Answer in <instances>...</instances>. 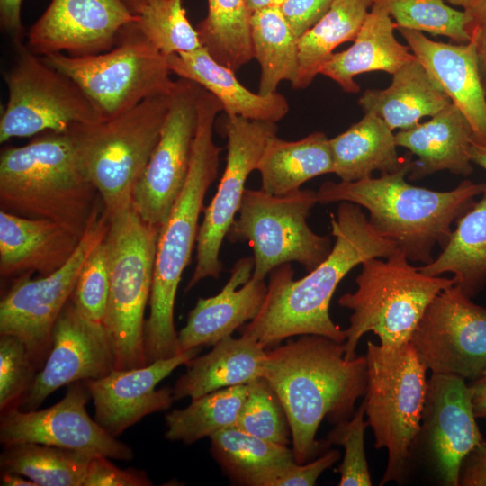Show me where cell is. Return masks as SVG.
Returning a JSON list of instances; mask_svg holds the SVG:
<instances>
[{"label": "cell", "mask_w": 486, "mask_h": 486, "mask_svg": "<svg viewBox=\"0 0 486 486\" xmlns=\"http://www.w3.org/2000/svg\"><path fill=\"white\" fill-rule=\"evenodd\" d=\"M330 226L333 248L307 275L294 280L289 263L270 273L263 305L255 319L242 327V336L255 338L265 348L301 335L345 342V331L329 315L330 301L338 284L356 266L369 258H385L396 246L381 236L362 207L353 202L339 203L336 215H330Z\"/></svg>", "instance_id": "6da1fadb"}, {"label": "cell", "mask_w": 486, "mask_h": 486, "mask_svg": "<svg viewBox=\"0 0 486 486\" xmlns=\"http://www.w3.org/2000/svg\"><path fill=\"white\" fill-rule=\"evenodd\" d=\"M263 377L276 392L286 413L297 464L313 460L330 443L317 440L324 418L348 419L364 396V356L347 359L343 343L320 335H301L267 351Z\"/></svg>", "instance_id": "7a4b0ae2"}, {"label": "cell", "mask_w": 486, "mask_h": 486, "mask_svg": "<svg viewBox=\"0 0 486 486\" xmlns=\"http://www.w3.org/2000/svg\"><path fill=\"white\" fill-rule=\"evenodd\" d=\"M197 110L187 178L160 229L158 241L149 314L144 329L147 364L183 353L174 322L175 302L182 274L196 245L204 197L217 177L221 152L213 140V127L217 115L223 111L222 104L202 87Z\"/></svg>", "instance_id": "3957f363"}, {"label": "cell", "mask_w": 486, "mask_h": 486, "mask_svg": "<svg viewBox=\"0 0 486 486\" xmlns=\"http://www.w3.org/2000/svg\"><path fill=\"white\" fill-rule=\"evenodd\" d=\"M411 158L397 172L354 182L327 181L316 191L318 203L349 202L367 210L369 222L410 262L430 263L436 246L443 248L452 225L486 190V184L462 181L450 191L409 184Z\"/></svg>", "instance_id": "277c9868"}, {"label": "cell", "mask_w": 486, "mask_h": 486, "mask_svg": "<svg viewBox=\"0 0 486 486\" xmlns=\"http://www.w3.org/2000/svg\"><path fill=\"white\" fill-rule=\"evenodd\" d=\"M68 131H46L0 155V204L6 212L56 221L81 238L101 211Z\"/></svg>", "instance_id": "5b68a950"}, {"label": "cell", "mask_w": 486, "mask_h": 486, "mask_svg": "<svg viewBox=\"0 0 486 486\" xmlns=\"http://www.w3.org/2000/svg\"><path fill=\"white\" fill-rule=\"evenodd\" d=\"M361 265L356 290L338 299L341 307L352 310L344 329L347 359L356 356V346L368 332L374 333L384 346L409 343L428 304L454 284L453 278L422 273L399 248L383 259L373 257Z\"/></svg>", "instance_id": "8992f818"}, {"label": "cell", "mask_w": 486, "mask_h": 486, "mask_svg": "<svg viewBox=\"0 0 486 486\" xmlns=\"http://www.w3.org/2000/svg\"><path fill=\"white\" fill-rule=\"evenodd\" d=\"M171 95L148 97L114 117L68 130L108 219L130 206L133 190L159 140Z\"/></svg>", "instance_id": "52a82bcc"}, {"label": "cell", "mask_w": 486, "mask_h": 486, "mask_svg": "<svg viewBox=\"0 0 486 486\" xmlns=\"http://www.w3.org/2000/svg\"><path fill=\"white\" fill-rule=\"evenodd\" d=\"M104 242L109 296L103 321L114 369L147 365L145 310L149 302L160 228L145 222L131 205L110 219Z\"/></svg>", "instance_id": "ba28073f"}, {"label": "cell", "mask_w": 486, "mask_h": 486, "mask_svg": "<svg viewBox=\"0 0 486 486\" xmlns=\"http://www.w3.org/2000/svg\"><path fill=\"white\" fill-rule=\"evenodd\" d=\"M364 408L377 449H386L381 485L401 483L418 443L426 401L427 367L413 345L391 347L367 343Z\"/></svg>", "instance_id": "9c48e42d"}, {"label": "cell", "mask_w": 486, "mask_h": 486, "mask_svg": "<svg viewBox=\"0 0 486 486\" xmlns=\"http://www.w3.org/2000/svg\"><path fill=\"white\" fill-rule=\"evenodd\" d=\"M316 203V192L310 189L274 195L246 188L227 238L252 248L253 278L265 280L274 269L291 262L310 272L329 255L331 238L316 234L307 222Z\"/></svg>", "instance_id": "30bf717a"}, {"label": "cell", "mask_w": 486, "mask_h": 486, "mask_svg": "<svg viewBox=\"0 0 486 486\" xmlns=\"http://www.w3.org/2000/svg\"><path fill=\"white\" fill-rule=\"evenodd\" d=\"M50 67L73 79L99 108L104 119L122 113L157 94H169L176 86L166 58L138 32L135 23L112 50L94 55L40 56Z\"/></svg>", "instance_id": "8fae6325"}, {"label": "cell", "mask_w": 486, "mask_h": 486, "mask_svg": "<svg viewBox=\"0 0 486 486\" xmlns=\"http://www.w3.org/2000/svg\"><path fill=\"white\" fill-rule=\"evenodd\" d=\"M4 73L8 100L0 119V142L46 131L66 132L77 124L104 120L101 111L69 76L45 63L22 41Z\"/></svg>", "instance_id": "7c38bea8"}, {"label": "cell", "mask_w": 486, "mask_h": 486, "mask_svg": "<svg viewBox=\"0 0 486 486\" xmlns=\"http://www.w3.org/2000/svg\"><path fill=\"white\" fill-rule=\"evenodd\" d=\"M109 220L104 211L92 218L70 258L58 270L39 278L22 274L0 302V335L20 338L37 370L51 347L56 321L71 298L80 270L93 249L102 242Z\"/></svg>", "instance_id": "4fadbf2b"}, {"label": "cell", "mask_w": 486, "mask_h": 486, "mask_svg": "<svg viewBox=\"0 0 486 486\" xmlns=\"http://www.w3.org/2000/svg\"><path fill=\"white\" fill-rule=\"evenodd\" d=\"M277 130L275 122L227 116L226 166L199 226L196 265L186 291L207 277L218 278L222 272L221 245L239 211L246 181L256 170L268 141L277 135Z\"/></svg>", "instance_id": "5bb4252c"}, {"label": "cell", "mask_w": 486, "mask_h": 486, "mask_svg": "<svg viewBox=\"0 0 486 486\" xmlns=\"http://www.w3.org/2000/svg\"><path fill=\"white\" fill-rule=\"evenodd\" d=\"M202 86L176 80L159 140L131 196V207L147 223L166 222L189 172Z\"/></svg>", "instance_id": "9a60e30c"}, {"label": "cell", "mask_w": 486, "mask_h": 486, "mask_svg": "<svg viewBox=\"0 0 486 486\" xmlns=\"http://www.w3.org/2000/svg\"><path fill=\"white\" fill-rule=\"evenodd\" d=\"M410 343L432 374L473 380L486 367V308L454 284L428 304Z\"/></svg>", "instance_id": "2e32d148"}, {"label": "cell", "mask_w": 486, "mask_h": 486, "mask_svg": "<svg viewBox=\"0 0 486 486\" xmlns=\"http://www.w3.org/2000/svg\"><path fill=\"white\" fill-rule=\"evenodd\" d=\"M89 393L84 381L69 384L64 398L44 410L12 408L1 412L3 446L39 443L130 461L132 449L107 432L86 411Z\"/></svg>", "instance_id": "e0dca14e"}, {"label": "cell", "mask_w": 486, "mask_h": 486, "mask_svg": "<svg viewBox=\"0 0 486 486\" xmlns=\"http://www.w3.org/2000/svg\"><path fill=\"white\" fill-rule=\"evenodd\" d=\"M137 21L122 0H50L32 25L27 46L38 56L99 54L114 48Z\"/></svg>", "instance_id": "ac0fdd59"}, {"label": "cell", "mask_w": 486, "mask_h": 486, "mask_svg": "<svg viewBox=\"0 0 486 486\" xmlns=\"http://www.w3.org/2000/svg\"><path fill=\"white\" fill-rule=\"evenodd\" d=\"M420 438L440 482L458 486L464 459L483 441L464 378L432 374L428 381Z\"/></svg>", "instance_id": "d6986e66"}, {"label": "cell", "mask_w": 486, "mask_h": 486, "mask_svg": "<svg viewBox=\"0 0 486 486\" xmlns=\"http://www.w3.org/2000/svg\"><path fill=\"white\" fill-rule=\"evenodd\" d=\"M112 369L113 356L104 326L84 318L69 299L54 326L45 364L18 408L37 410L58 388L101 378Z\"/></svg>", "instance_id": "ffe728a7"}, {"label": "cell", "mask_w": 486, "mask_h": 486, "mask_svg": "<svg viewBox=\"0 0 486 486\" xmlns=\"http://www.w3.org/2000/svg\"><path fill=\"white\" fill-rule=\"evenodd\" d=\"M201 348L141 367L112 369L101 378L85 381L94 402V419L118 436L145 416L169 409L175 400L173 389H157V385L176 368L186 365Z\"/></svg>", "instance_id": "44dd1931"}, {"label": "cell", "mask_w": 486, "mask_h": 486, "mask_svg": "<svg viewBox=\"0 0 486 486\" xmlns=\"http://www.w3.org/2000/svg\"><path fill=\"white\" fill-rule=\"evenodd\" d=\"M415 58L469 122L474 142L486 145V94L472 42L435 41L423 32L396 27Z\"/></svg>", "instance_id": "7402d4cb"}, {"label": "cell", "mask_w": 486, "mask_h": 486, "mask_svg": "<svg viewBox=\"0 0 486 486\" xmlns=\"http://www.w3.org/2000/svg\"><path fill=\"white\" fill-rule=\"evenodd\" d=\"M254 258H239L222 290L214 296L199 298L178 333L183 352L214 346L258 314L267 291L265 280L252 277Z\"/></svg>", "instance_id": "603a6c76"}, {"label": "cell", "mask_w": 486, "mask_h": 486, "mask_svg": "<svg viewBox=\"0 0 486 486\" xmlns=\"http://www.w3.org/2000/svg\"><path fill=\"white\" fill-rule=\"evenodd\" d=\"M80 238L61 224L0 211V274L13 276L38 272L47 275L61 267Z\"/></svg>", "instance_id": "cb8c5ba5"}, {"label": "cell", "mask_w": 486, "mask_h": 486, "mask_svg": "<svg viewBox=\"0 0 486 486\" xmlns=\"http://www.w3.org/2000/svg\"><path fill=\"white\" fill-rule=\"evenodd\" d=\"M398 147L418 157L409 173L419 180L439 171L468 176L473 171L470 149L474 143L472 129L453 103L423 123L395 134Z\"/></svg>", "instance_id": "d4e9b609"}, {"label": "cell", "mask_w": 486, "mask_h": 486, "mask_svg": "<svg viewBox=\"0 0 486 486\" xmlns=\"http://www.w3.org/2000/svg\"><path fill=\"white\" fill-rule=\"evenodd\" d=\"M171 73L193 81L212 94L222 104L227 116L277 123L289 112L284 95L253 93L235 76V71L215 60L203 47L172 54L166 58Z\"/></svg>", "instance_id": "484cf974"}, {"label": "cell", "mask_w": 486, "mask_h": 486, "mask_svg": "<svg viewBox=\"0 0 486 486\" xmlns=\"http://www.w3.org/2000/svg\"><path fill=\"white\" fill-rule=\"evenodd\" d=\"M395 23L380 5L372 6L357 36L348 49L333 53L320 69V74L332 79L343 91L357 93L360 86L355 76L372 71L393 75L415 59L408 46L394 36Z\"/></svg>", "instance_id": "4316f807"}, {"label": "cell", "mask_w": 486, "mask_h": 486, "mask_svg": "<svg viewBox=\"0 0 486 486\" xmlns=\"http://www.w3.org/2000/svg\"><path fill=\"white\" fill-rule=\"evenodd\" d=\"M267 351L255 338L231 336L213 346L207 354L195 356L186 372L176 382L175 400H192L209 392L263 377Z\"/></svg>", "instance_id": "83f0119b"}, {"label": "cell", "mask_w": 486, "mask_h": 486, "mask_svg": "<svg viewBox=\"0 0 486 486\" xmlns=\"http://www.w3.org/2000/svg\"><path fill=\"white\" fill-rule=\"evenodd\" d=\"M451 103L417 58L399 68L387 88L367 89L358 101L364 112L378 115L392 130L412 128Z\"/></svg>", "instance_id": "f1b7e54d"}, {"label": "cell", "mask_w": 486, "mask_h": 486, "mask_svg": "<svg viewBox=\"0 0 486 486\" xmlns=\"http://www.w3.org/2000/svg\"><path fill=\"white\" fill-rule=\"evenodd\" d=\"M329 145L333 173L344 182L372 177L375 171L395 173L410 158L399 157L393 130L373 112H364L359 122L329 139Z\"/></svg>", "instance_id": "f546056e"}, {"label": "cell", "mask_w": 486, "mask_h": 486, "mask_svg": "<svg viewBox=\"0 0 486 486\" xmlns=\"http://www.w3.org/2000/svg\"><path fill=\"white\" fill-rule=\"evenodd\" d=\"M455 223L441 253L418 269L432 276L451 273L454 285L472 298L486 284V190Z\"/></svg>", "instance_id": "4dcf8cb0"}, {"label": "cell", "mask_w": 486, "mask_h": 486, "mask_svg": "<svg viewBox=\"0 0 486 486\" xmlns=\"http://www.w3.org/2000/svg\"><path fill=\"white\" fill-rule=\"evenodd\" d=\"M256 170L266 193L284 195L298 191L307 181L333 173L329 139L321 131L298 140H285L276 135L268 141Z\"/></svg>", "instance_id": "1f68e13d"}, {"label": "cell", "mask_w": 486, "mask_h": 486, "mask_svg": "<svg viewBox=\"0 0 486 486\" xmlns=\"http://www.w3.org/2000/svg\"><path fill=\"white\" fill-rule=\"evenodd\" d=\"M212 453L236 483L272 486L276 477L294 464L292 449L248 434L236 427L210 436Z\"/></svg>", "instance_id": "d6a6232c"}, {"label": "cell", "mask_w": 486, "mask_h": 486, "mask_svg": "<svg viewBox=\"0 0 486 486\" xmlns=\"http://www.w3.org/2000/svg\"><path fill=\"white\" fill-rule=\"evenodd\" d=\"M372 0H335L328 11L298 38V72L292 87L307 88L333 50L354 41L372 6Z\"/></svg>", "instance_id": "836d02e7"}, {"label": "cell", "mask_w": 486, "mask_h": 486, "mask_svg": "<svg viewBox=\"0 0 486 486\" xmlns=\"http://www.w3.org/2000/svg\"><path fill=\"white\" fill-rule=\"evenodd\" d=\"M254 58L260 66L258 94L277 92L281 82H294L298 72V38L279 6L271 4L251 14Z\"/></svg>", "instance_id": "e575fe53"}, {"label": "cell", "mask_w": 486, "mask_h": 486, "mask_svg": "<svg viewBox=\"0 0 486 486\" xmlns=\"http://www.w3.org/2000/svg\"><path fill=\"white\" fill-rule=\"evenodd\" d=\"M96 455L39 443L4 446L1 472H15L37 486H83L88 465Z\"/></svg>", "instance_id": "d590c367"}, {"label": "cell", "mask_w": 486, "mask_h": 486, "mask_svg": "<svg viewBox=\"0 0 486 486\" xmlns=\"http://www.w3.org/2000/svg\"><path fill=\"white\" fill-rule=\"evenodd\" d=\"M251 12L248 0H208V13L197 26L202 45L233 71L254 58Z\"/></svg>", "instance_id": "8d00e7d4"}, {"label": "cell", "mask_w": 486, "mask_h": 486, "mask_svg": "<svg viewBox=\"0 0 486 486\" xmlns=\"http://www.w3.org/2000/svg\"><path fill=\"white\" fill-rule=\"evenodd\" d=\"M248 393V384L220 389L166 415L165 437L189 445L227 428L235 427Z\"/></svg>", "instance_id": "74e56055"}, {"label": "cell", "mask_w": 486, "mask_h": 486, "mask_svg": "<svg viewBox=\"0 0 486 486\" xmlns=\"http://www.w3.org/2000/svg\"><path fill=\"white\" fill-rule=\"evenodd\" d=\"M183 0H148L135 27L166 58L202 47L196 28L187 19Z\"/></svg>", "instance_id": "f35d334b"}, {"label": "cell", "mask_w": 486, "mask_h": 486, "mask_svg": "<svg viewBox=\"0 0 486 486\" xmlns=\"http://www.w3.org/2000/svg\"><path fill=\"white\" fill-rule=\"evenodd\" d=\"M394 19L395 28L446 36L458 43H468L470 15L447 5L444 0H372Z\"/></svg>", "instance_id": "ab89813d"}, {"label": "cell", "mask_w": 486, "mask_h": 486, "mask_svg": "<svg viewBox=\"0 0 486 486\" xmlns=\"http://www.w3.org/2000/svg\"><path fill=\"white\" fill-rule=\"evenodd\" d=\"M235 427L262 439L289 445L291 429L286 413L264 377L248 383V393Z\"/></svg>", "instance_id": "60d3db41"}, {"label": "cell", "mask_w": 486, "mask_h": 486, "mask_svg": "<svg viewBox=\"0 0 486 486\" xmlns=\"http://www.w3.org/2000/svg\"><path fill=\"white\" fill-rule=\"evenodd\" d=\"M109 286L108 255L104 239L86 259L70 299L84 318L103 325Z\"/></svg>", "instance_id": "b9f144b4"}, {"label": "cell", "mask_w": 486, "mask_h": 486, "mask_svg": "<svg viewBox=\"0 0 486 486\" xmlns=\"http://www.w3.org/2000/svg\"><path fill=\"white\" fill-rule=\"evenodd\" d=\"M364 401L351 418L336 424L327 436L332 444L344 447L343 461L338 468L339 486H370L372 480L364 451V431L369 426L364 419Z\"/></svg>", "instance_id": "7bdbcfd3"}, {"label": "cell", "mask_w": 486, "mask_h": 486, "mask_svg": "<svg viewBox=\"0 0 486 486\" xmlns=\"http://www.w3.org/2000/svg\"><path fill=\"white\" fill-rule=\"evenodd\" d=\"M36 367L24 343L18 338L0 337V410L18 408L30 392Z\"/></svg>", "instance_id": "ee69618b"}, {"label": "cell", "mask_w": 486, "mask_h": 486, "mask_svg": "<svg viewBox=\"0 0 486 486\" xmlns=\"http://www.w3.org/2000/svg\"><path fill=\"white\" fill-rule=\"evenodd\" d=\"M109 459L101 454L93 457L83 486H148L152 484L144 472L121 469Z\"/></svg>", "instance_id": "f6af8a7d"}, {"label": "cell", "mask_w": 486, "mask_h": 486, "mask_svg": "<svg viewBox=\"0 0 486 486\" xmlns=\"http://www.w3.org/2000/svg\"><path fill=\"white\" fill-rule=\"evenodd\" d=\"M340 458L337 449L327 450L319 457L304 464L295 463L283 471L274 481L272 486H311L327 469Z\"/></svg>", "instance_id": "bcb514c9"}, {"label": "cell", "mask_w": 486, "mask_h": 486, "mask_svg": "<svg viewBox=\"0 0 486 486\" xmlns=\"http://www.w3.org/2000/svg\"><path fill=\"white\" fill-rule=\"evenodd\" d=\"M335 0H284L281 12L297 38L311 28L328 11Z\"/></svg>", "instance_id": "7dc6e473"}, {"label": "cell", "mask_w": 486, "mask_h": 486, "mask_svg": "<svg viewBox=\"0 0 486 486\" xmlns=\"http://www.w3.org/2000/svg\"><path fill=\"white\" fill-rule=\"evenodd\" d=\"M470 15L468 32L477 54L479 72L486 94V0H479L475 5L464 10Z\"/></svg>", "instance_id": "c3c4849f"}, {"label": "cell", "mask_w": 486, "mask_h": 486, "mask_svg": "<svg viewBox=\"0 0 486 486\" xmlns=\"http://www.w3.org/2000/svg\"><path fill=\"white\" fill-rule=\"evenodd\" d=\"M22 0H0V23L13 41H22L23 27L21 21Z\"/></svg>", "instance_id": "681fc988"}, {"label": "cell", "mask_w": 486, "mask_h": 486, "mask_svg": "<svg viewBox=\"0 0 486 486\" xmlns=\"http://www.w3.org/2000/svg\"><path fill=\"white\" fill-rule=\"evenodd\" d=\"M474 415L486 418V367L469 385Z\"/></svg>", "instance_id": "f907efd6"}, {"label": "cell", "mask_w": 486, "mask_h": 486, "mask_svg": "<svg viewBox=\"0 0 486 486\" xmlns=\"http://www.w3.org/2000/svg\"><path fill=\"white\" fill-rule=\"evenodd\" d=\"M0 482L3 486H37L34 482L23 475L8 472H1Z\"/></svg>", "instance_id": "816d5d0a"}, {"label": "cell", "mask_w": 486, "mask_h": 486, "mask_svg": "<svg viewBox=\"0 0 486 486\" xmlns=\"http://www.w3.org/2000/svg\"><path fill=\"white\" fill-rule=\"evenodd\" d=\"M472 162L486 170V145H479L475 142L470 149Z\"/></svg>", "instance_id": "f5cc1de1"}, {"label": "cell", "mask_w": 486, "mask_h": 486, "mask_svg": "<svg viewBox=\"0 0 486 486\" xmlns=\"http://www.w3.org/2000/svg\"><path fill=\"white\" fill-rule=\"evenodd\" d=\"M147 1L148 0H122L129 11L135 15L140 12Z\"/></svg>", "instance_id": "db71d44e"}, {"label": "cell", "mask_w": 486, "mask_h": 486, "mask_svg": "<svg viewBox=\"0 0 486 486\" xmlns=\"http://www.w3.org/2000/svg\"><path fill=\"white\" fill-rule=\"evenodd\" d=\"M272 2L273 0H248L251 14L258 9L271 5Z\"/></svg>", "instance_id": "11a10c76"}, {"label": "cell", "mask_w": 486, "mask_h": 486, "mask_svg": "<svg viewBox=\"0 0 486 486\" xmlns=\"http://www.w3.org/2000/svg\"><path fill=\"white\" fill-rule=\"evenodd\" d=\"M449 4L461 6L463 10H468L477 4L479 0H446Z\"/></svg>", "instance_id": "9f6ffc18"}, {"label": "cell", "mask_w": 486, "mask_h": 486, "mask_svg": "<svg viewBox=\"0 0 486 486\" xmlns=\"http://www.w3.org/2000/svg\"><path fill=\"white\" fill-rule=\"evenodd\" d=\"M284 0H273L272 4L279 6Z\"/></svg>", "instance_id": "6f0895ef"}]
</instances>
